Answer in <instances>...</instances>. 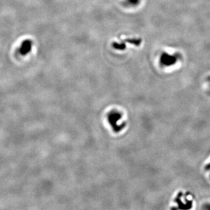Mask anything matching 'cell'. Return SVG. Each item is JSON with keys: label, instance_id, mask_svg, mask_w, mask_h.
<instances>
[{"label": "cell", "instance_id": "obj_1", "mask_svg": "<svg viewBox=\"0 0 210 210\" xmlns=\"http://www.w3.org/2000/svg\"><path fill=\"white\" fill-rule=\"evenodd\" d=\"M179 57L180 56L178 54L169 55L168 54H164L162 55V57L161 58V62L166 66H170L171 65H173L176 63Z\"/></svg>", "mask_w": 210, "mask_h": 210}, {"label": "cell", "instance_id": "obj_2", "mask_svg": "<svg viewBox=\"0 0 210 210\" xmlns=\"http://www.w3.org/2000/svg\"><path fill=\"white\" fill-rule=\"evenodd\" d=\"M32 43L31 41L29 40H25L23 42L21 47L19 50V53L22 55H26L30 52L32 49Z\"/></svg>", "mask_w": 210, "mask_h": 210}, {"label": "cell", "instance_id": "obj_3", "mask_svg": "<svg viewBox=\"0 0 210 210\" xmlns=\"http://www.w3.org/2000/svg\"><path fill=\"white\" fill-rule=\"evenodd\" d=\"M208 81H209V82H210V78H209V80H208Z\"/></svg>", "mask_w": 210, "mask_h": 210}]
</instances>
